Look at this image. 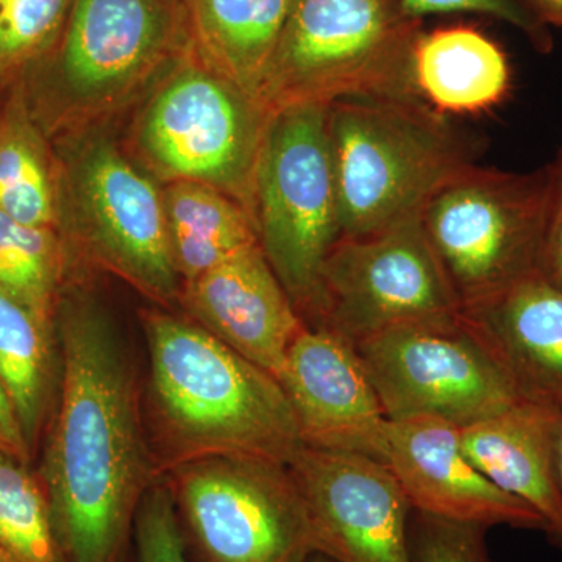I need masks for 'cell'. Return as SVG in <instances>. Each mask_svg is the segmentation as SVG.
Wrapping results in <instances>:
<instances>
[{
	"mask_svg": "<svg viewBox=\"0 0 562 562\" xmlns=\"http://www.w3.org/2000/svg\"><path fill=\"white\" fill-rule=\"evenodd\" d=\"M55 330L60 383L40 471L55 530L66 562H125L140 501L158 480L135 366L85 277L66 283Z\"/></svg>",
	"mask_w": 562,
	"mask_h": 562,
	"instance_id": "cell-1",
	"label": "cell"
},
{
	"mask_svg": "<svg viewBox=\"0 0 562 562\" xmlns=\"http://www.w3.org/2000/svg\"><path fill=\"white\" fill-rule=\"evenodd\" d=\"M149 353L157 468L210 457L288 465L305 443L279 380L190 317L140 314Z\"/></svg>",
	"mask_w": 562,
	"mask_h": 562,
	"instance_id": "cell-2",
	"label": "cell"
},
{
	"mask_svg": "<svg viewBox=\"0 0 562 562\" xmlns=\"http://www.w3.org/2000/svg\"><path fill=\"white\" fill-rule=\"evenodd\" d=\"M188 50L181 0H72L60 40L21 83L54 139L109 124Z\"/></svg>",
	"mask_w": 562,
	"mask_h": 562,
	"instance_id": "cell-3",
	"label": "cell"
},
{
	"mask_svg": "<svg viewBox=\"0 0 562 562\" xmlns=\"http://www.w3.org/2000/svg\"><path fill=\"white\" fill-rule=\"evenodd\" d=\"M341 238L417 216L476 165L479 143L417 98L358 95L327 105Z\"/></svg>",
	"mask_w": 562,
	"mask_h": 562,
	"instance_id": "cell-4",
	"label": "cell"
},
{
	"mask_svg": "<svg viewBox=\"0 0 562 562\" xmlns=\"http://www.w3.org/2000/svg\"><path fill=\"white\" fill-rule=\"evenodd\" d=\"M58 232L77 271L101 269L171 308L181 279L173 265L161 184L110 131L92 125L55 136Z\"/></svg>",
	"mask_w": 562,
	"mask_h": 562,
	"instance_id": "cell-5",
	"label": "cell"
},
{
	"mask_svg": "<svg viewBox=\"0 0 562 562\" xmlns=\"http://www.w3.org/2000/svg\"><path fill=\"white\" fill-rule=\"evenodd\" d=\"M124 147L160 184L194 181L224 192L255 221V173L268 109L191 49L136 103Z\"/></svg>",
	"mask_w": 562,
	"mask_h": 562,
	"instance_id": "cell-6",
	"label": "cell"
},
{
	"mask_svg": "<svg viewBox=\"0 0 562 562\" xmlns=\"http://www.w3.org/2000/svg\"><path fill=\"white\" fill-rule=\"evenodd\" d=\"M419 21L398 0H294L258 99L269 113L358 95L417 98Z\"/></svg>",
	"mask_w": 562,
	"mask_h": 562,
	"instance_id": "cell-7",
	"label": "cell"
},
{
	"mask_svg": "<svg viewBox=\"0 0 562 562\" xmlns=\"http://www.w3.org/2000/svg\"><path fill=\"white\" fill-rule=\"evenodd\" d=\"M254 201L261 250L303 322L316 324L322 268L341 238L327 105L301 103L271 113Z\"/></svg>",
	"mask_w": 562,
	"mask_h": 562,
	"instance_id": "cell-8",
	"label": "cell"
},
{
	"mask_svg": "<svg viewBox=\"0 0 562 562\" xmlns=\"http://www.w3.org/2000/svg\"><path fill=\"white\" fill-rule=\"evenodd\" d=\"M547 188V166L517 173L472 165L422 206V228L460 312L539 273Z\"/></svg>",
	"mask_w": 562,
	"mask_h": 562,
	"instance_id": "cell-9",
	"label": "cell"
},
{
	"mask_svg": "<svg viewBox=\"0 0 562 562\" xmlns=\"http://www.w3.org/2000/svg\"><path fill=\"white\" fill-rule=\"evenodd\" d=\"M168 473L184 546L195 562H301L316 553L288 465L210 457Z\"/></svg>",
	"mask_w": 562,
	"mask_h": 562,
	"instance_id": "cell-10",
	"label": "cell"
},
{
	"mask_svg": "<svg viewBox=\"0 0 562 562\" xmlns=\"http://www.w3.org/2000/svg\"><path fill=\"white\" fill-rule=\"evenodd\" d=\"M355 349L390 420L462 428L524 401L461 313L376 333Z\"/></svg>",
	"mask_w": 562,
	"mask_h": 562,
	"instance_id": "cell-11",
	"label": "cell"
},
{
	"mask_svg": "<svg viewBox=\"0 0 562 562\" xmlns=\"http://www.w3.org/2000/svg\"><path fill=\"white\" fill-rule=\"evenodd\" d=\"M460 313L419 214L364 236L339 238L325 258L316 324L350 344Z\"/></svg>",
	"mask_w": 562,
	"mask_h": 562,
	"instance_id": "cell-12",
	"label": "cell"
},
{
	"mask_svg": "<svg viewBox=\"0 0 562 562\" xmlns=\"http://www.w3.org/2000/svg\"><path fill=\"white\" fill-rule=\"evenodd\" d=\"M288 468L305 505L314 552L331 562H413V508L382 461L303 447Z\"/></svg>",
	"mask_w": 562,
	"mask_h": 562,
	"instance_id": "cell-13",
	"label": "cell"
},
{
	"mask_svg": "<svg viewBox=\"0 0 562 562\" xmlns=\"http://www.w3.org/2000/svg\"><path fill=\"white\" fill-rule=\"evenodd\" d=\"M379 461L401 484L413 512L479 527L547 531L527 502L495 486L462 452L460 428L436 417L384 425Z\"/></svg>",
	"mask_w": 562,
	"mask_h": 562,
	"instance_id": "cell-14",
	"label": "cell"
},
{
	"mask_svg": "<svg viewBox=\"0 0 562 562\" xmlns=\"http://www.w3.org/2000/svg\"><path fill=\"white\" fill-rule=\"evenodd\" d=\"M279 382L305 447L379 460L387 417L353 344L327 327L305 325Z\"/></svg>",
	"mask_w": 562,
	"mask_h": 562,
	"instance_id": "cell-15",
	"label": "cell"
},
{
	"mask_svg": "<svg viewBox=\"0 0 562 562\" xmlns=\"http://www.w3.org/2000/svg\"><path fill=\"white\" fill-rule=\"evenodd\" d=\"M179 303L191 321L277 380L306 325L260 246L181 284Z\"/></svg>",
	"mask_w": 562,
	"mask_h": 562,
	"instance_id": "cell-16",
	"label": "cell"
},
{
	"mask_svg": "<svg viewBox=\"0 0 562 562\" xmlns=\"http://www.w3.org/2000/svg\"><path fill=\"white\" fill-rule=\"evenodd\" d=\"M460 313L520 397L562 412V291L536 273Z\"/></svg>",
	"mask_w": 562,
	"mask_h": 562,
	"instance_id": "cell-17",
	"label": "cell"
},
{
	"mask_svg": "<svg viewBox=\"0 0 562 562\" xmlns=\"http://www.w3.org/2000/svg\"><path fill=\"white\" fill-rule=\"evenodd\" d=\"M561 409L525 398L460 428L462 452L469 461L495 486L541 514L549 525L547 531L561 513Z\"/></svg>",
	"mask_w": 562,
	"mask_h": 562,
	"instance_id": "cell-18",
	"label": "cell"
},
{
	"mask_svg": "<svg viewBox=\"0 0 562 562\" xmlns=\"http://www.w3.org/2000/svg\"><path fill=\"white\" fill-rule=\"evenodd\" d=\"M413 83L422 101L438 113L476 114L505 99L512 70L501 47L482 32L438 29L417 36Z\"/></svg>",
	"mask_w": 562,
	"mask_h": 562,
	"instance_id": "cell-19",
	"label": "cell"
},
{
	"mask_svg": "<svg viewBox=\"0 0 562 562\" xmlns=\"http://www.w3.org/2000/svg\"><path fill=\"white\" fill-rule=\"evenodd\" d=\"M181 3L192 55L258 99L262 76L294 0H181Z\"/></svg>",
	"mask_w": 562,
	"mask_h": 562,
	"instance_id": "cell-20",
	"label": "cell"
},
{
	"mask_svg": "<svg viewBox=\"0 0 562 562\" xmlns=\"http://www.w3.org/2000/svg\"><path fill=\"white\" fill-rule=\"evenodd\" d=\"M55 321L0 290V380L31 450L49 424L60 383Z\"/></svg>",
	"mask_w": 562,
	"mask_h": 562,
	"instance_id": "cell-21",
	"label": "cell"
},
{
	"mask_svg": "<svg viewBox=\"0 0 562 562\" xmlns=\"http://www.w3.org/2000/svg\"><path fill=\"white\" fill-rule=\"evenodd\" d=\"M173 265L181 284L249 247L260 246L254 217L220 190L172 181L161 184Z\"/></svg>",
	"mask_w": 562,
	"mask_h": 562,
	"instance_id": "cell-22",
	"label": "cell"
},
{
	"mask_svg": "<svg viewBox=\"0 0 562 562\" xmlns=\"http://www.w3.org/2000/svg\"><path fill=\"white\" fill-rule=\"evenodd\" d=\"M0 211L36 227L57 228V155L16 83L0 106Z\"/></svg>",
	"mask_w": 562,
	"mask_h": 562,
	"instance_id": "cell-23",
	"label": "cell"
},
{
	"mask_svg": "<svg viewBox=\"0 0 562 562\" xmlns=\"http://www.w3.org/2000/svg\"><path fill=\"white\" fill-rule=\"evenodd\" d=\"M80 276L57 228L36 227L0 211V290L55 321L66 283Z\"/></svg>",
	"mask_w": 562,
	"mask_h": 562,
	"instance_id": "cell-24",
	"label": "cell"
},
{
	"mask_svg": "<svg viewBox=\"0 0 562 562\" xmlns=\"http://www.w3.org/2000/svg\"><path fill=\"white\" fill-rule=\"evenodd\" d=\"M0 560L66 562L49 498L29 464L0 452Z\"/></svg>",
	"mask_w": 562,
	"mask_h": 562,
	"instance_id": "cell-25",
	"label": "cell"
},
{
	"mask_svg": "<svg viewBox=\"0 0 562 562\" xmlns=\"http://www.w3.org/2000/svg\"><path fill=\"white\" fill-rule=\"evenodd\" d=\"M72 0H0V85L21 83L60 40Z\"/></svg>",
	"mask_w": 562,
	"mask_h": 562,
	"instance_id": "cell-26",
	"label": "cell"
},
{
	"mask_svg": "<svg viewBox=\"0 0 562 562\" xmlns=\"http://www.w3.org/2000/svg\"><path fill=\"white\" fill-rule=\"evenodd\" d=\"M133 562H191L171 486L157 480L144 495L133 527Z\"/></svg>",
	"mask_w": 562,
	"mask_h": 562,
	"instance_id": "cell-27",
	"label": "cell"
},
{
	"mask_svg": "<svg viewBox=\"0 0 562 562\" xmlns=\"http://www.w3.org/2000/svg\"><path fill=\"white\" fill-rule=\"evenodd\" d=\"M487 528L452 522L413 512L409 547L413 562H491Z\"/></svg>",
	"mask_w": 562,
	"mask_h": 562,
	"instance_id": "cell-28",
	"label": "cell"
},
{
	"mask_svg": "<svg viewBox=\"0 0 562 562\" xmlns=\"http://www.w3.org/2000/svg\"><path fill=\"white\" fill-rule=\"evenodd\" d=\"M403 13L419 21L428 14L479 13L508 22L530 36L532 43L546 49L549 44L543 22L520 0H398Z\"/></svg>",
	"mask_w": 562,
	"mask_h": 562,
	"instance_id": "cell-29",
	"label": "cell"
},
{
	"mask_svg": "<svg viewBox=\"0 0 562 562\" xmlns=\"http://www.w3.org/2000/svg\"><path fill=\"white\" fill-rule=\"evenodd\" d=\"M547 188L546 231L539 273L562 291V149L550 165Z\"/></svg>",
	"mask_w": 562,
	"mask_h": 562,
	"instance_id": "cell-30",
	"label": "cell"
},
{
	"mask_svg": "<svg viewBox=\"0 0 562 562\" xmlns=\"http://www.w3.org/2000/svg\"><path fill=\"white\" fill-rule=\"evenodd\" d=\"M0 452L10 454L25 464H31L32 450L25 441L20 420L2 380H0Z\"/></svg>",
	"mask_w": 562,
	"mask_h": 562,
	"instance_id": "cell-31",
	"label": "cell"
},
{
	"mask_svg": "<svg viewBox=\"0 0 562 562\" xmlns=\"http://www.w3.org/2000/svg\"><path fill=\"white\" fill-rule=\"evenodd\" d=\"M531 10L543 24L562 29V0H530Z\"/></svg>",
	"mask_w": 562,
	"mask_h": 562,
	"instance_id": "cell-32",
	"label": "cell"
},
{
	"mask_svg": "<svg viewBox=\"0 0 562 562\" xmlns=\"http://www.w3.org/2000/svg\"><path fill=\"white\" fill-rule=\"evenodd\" d=\"M558 476H560V494H561V513L560 519L558 522L547 531V536H549V541L553 543L557 549H560L562 552V441L560 447V464H558Z\"/></svg>",
	"mask_w": 562,
	"mask_h": 562,
	"instance_id": "cell-33",
	"label": "cell"
},
{
	"mask_svg": "<svg viewBox=\"0 0 562 562\" xmlns=\"http://www.w3.org/2000/svg\"><path fill=\"white\" fill-rule=\"evenodd\" d=\"M301 562H331L328 558L322 557L319 553H312Z\"/></svg>",
	"mask_w": 562,
	"mask_h": 562,
	"instance_id": "cell-34",
	"label": "cell"
},
{
	"mask_svg": "<svg viewBox=\"0 0 562 562\" xmlns=\"http://www.w3.org/2000/svg\"><path fill=\"white\" fill-rule=\"evenodd\" d=\"M0 562H2V560H0Z\"/></svg>",
	"mask_w": 562,
	"mask_h": 562,
	"instance_id": "cell-35",
	"label": "cell"
}]
</instances>
